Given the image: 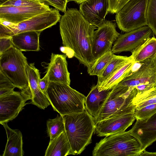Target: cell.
Returning a JSON list of instances; mask_svg holds the SVG:
<instances>
[{
	"label": "cell",
	"mask_w": 156,
	"mask_h": 156,
	"mask_svg": "<svg viewBox=\"0 0 156 156\" xmlns=\"http://www.w3.org/2000/svg\"><path fill=\"white\" fill-rule=\"evenodd\" d=\"M59 22L63 46L72 52L73 56L80 63L89 67L94 62L93 45L96 27L87 21L76 8L68 9Z\"/></svg>",
	"instance_id": "6da1fadb"
},
{
	"label": "cell",
	"mask_w": 156,
	"mask_h": 156,
	"mask_svg": "<svg viewBox=\"0 0 156 156\" xmlns=\"http://www.w3.org/2000/svg\"><path fill=\"white\" fill-rule=\"evenodd\" d=\"M73 155L80 154L91 142L95 125L94 118L85 109L83 112L63 116Z\"/></svg>",
	"instance_id": "7a4b0ae2"
},
{
	"label": "cell",
	"mask_w": 156,
	"mask_h": 156,
	"mask_svg": "<svg viewBox=\"0 0 156 156\" xmlns=\"http://www.w3.org/2000/svg\"><path fill=\"white\" fill-rule=\"evenodd\" d=\"M47 98L53 110L62 116L83 112L86 97L70 85L50 82Z\"/></svg>",
	"instance_id": "3957f363"
},
{
	"label": "cell",
	"mask_w": 156,
	"mask_h": 156,
	"mask_svg": "<svg viewBox=\"0 0 156 156\" xmlns=\"http://www.w3.org/2000/svg\"><path fill=\"white\" fill-rule=\"evenodd\" d=\"M140 143L128 131L105 136L96 144L93 156H140Z\"/></svg>",
	"instance_id": "277c9868"
},
{
	"label": "cell",
	"mask_w": 156,
	"mask_h": 156,
	"mask_svg": "<svg viewBox=\"0 0 156 156\" xmlns=\"http://www.w3.org/2000/svg\"><path fill=\"white\" fill-rule=\"evenodd\" d=\"M22 51L13 46L0 55V70L16 87L23 91L29 87L27 71L28 64Z\"/></svg>",
	"instance_id": "5b68a950"
},
{
	"label": "cell",
	"mask_w": 156,
	"mask_h": 156,
	"mask_svg": "<svg viewBox=\"0 0 156 156\" xmlns=\"http://www.w3.org/2000/svg\"><path fill=\"white\" fill-rule=\"evenodd\" d=\"M136 70L129 73L117 85L116 87L126 91L136 89V96L141 94L156 86V56L140 62Z\"/></svg>",
	"instance_id": "8992f818"
},
{
	"label": "cell",
	"mask_w": 156,
	"mask_h": 156,
	"mask_svg": "<svg viewBox=\"0 0 156 156\" xmlns=\"http://www.w3.org/2000/svg\"><path fill=\"white\" fill-rule=\"evenodd\" d=\"M137 93L136 89L129 90L126 93L112 88L103 104L95 123L113 117L129 114H134L135 106L133 101Z\"/></svg>",
	"instance_id": "52a82bcc"
},
{
	"label": "cell",
	"mask_w": 156,
	"mask_h": 156,
	"mask_svg": "<svg viewBox=\"0 0 156 156\" xmlns=\"http://www.w3.org/2000/svg\"><path fill=\"white\" fill-rule=\"evenodd\" d=\"M61 16L58 10L51 8L48 11L18 23H10L7 25L0 24V38L11 37L27 31L42 32L56 24L59 21Z\"/></svg>",
	"instance_id": "ba28073f"
},
{
	"label": "cell",
	"mask_w": 156,
	"mask_h": 156,
	"mask_svg": "<svg viewBox=\"0 0 156 156\" xmlns=\"http://www.w3.org/2000/svg\"><path fill=\"white\" fill-rule=\"evenodd\" d=\"M148 0H130L116 13L119 28L129 32L147 25V10Z\"/></svg>",
	"instance_id": "9c48e42d"
},
{
	"label": "cell",
	"mask_w": 156,
	"mask_h": 156,
	"mask_svg": "<svg viewBox=\"0 0 156 156\" xmlns=\"http://www.w3.org/2000/svg\"><path fill=\"white\" fill-rule=\"evenodd\" d=\"M116 27L115 23L105 20L94 31L92 50L94 61L111 51L112 44L120 35Z\"/></svg>",
	"instance_id": "30bf717a"
},
{
	"label": "cell",
	"mask_w": 156,
	"mask_h": 156,
	"mask_svg": "<svg viewBox=\"0 0 156 156\" xmlns=\"http://www.w3.org/2000/svg\"><path fill=\"white\" fill-rule=\"evenodd\" d=\"M44 2L26 6H0V21L17 24L51 9Z\"/></svg>",
	"instance_id": "8fae6325"
},
{
	"label": "cell",
	"mask_w": 156,
	"mask_h": 156,
	"mask_svg": "<svg viewBox=\"0 0 156 156\" xmlns=\"http://www.w3.org/2000/svg\"><path fill=\"white\" fill-rule=\"evenodd\" d=\"M153 33L146 25L135 30L120 35L114 42L111 51L114 54L123 51L132 52L151 37Z\"/></svg>",
	"instance_id": "7c38bea8"
},
{
	"label": "cell",
	"mask_w": 156,
	"mask_h": 156,
	"mask_svg": "<svg viewBox=\"0 0 156 156\" xmlns=\"http://www.w3.org/2000/svg\"><path fill=\"white\" fill-rule=\"evenodd\" d=\"M21 92L14 91L0 96V123H8L15 119L27 103Z\"/></svg>",
	"instance_id": "4fadbf2b"
},
{
	"label": "cell",
	"mask_w": 156,
	"mask_h": 156,
	"mask_svg": "<svg viewBox=\"0 0 156 156\" xmlns=\"http://www.w3.org/2000/svg\"><path fill=\"white\" fill-rule=\"evenodd\" d=\"M128 131L139 142L142 152L156 141V113L147 119L136 120Z\"/></svg>",
	"instance_id": "5bb4252c"
},
{
	"label": "cell",
	"mask_w": 156,
	"mask_h": 156,
	"mask_svg": "<svg viewBox=\"0 0 156 156\" xmlns=\"http://www.w3.org/2000/svg\"><path fill=\"white\" fill-rule=\"evenodd\" d=\"M136 118L129 114L109 118L95 122V132L99 136H107L125 131Z\"/></svg>",
	"instance_id": "9a60e30c"
},
{
	"label": "cell",
	"mask_w": 156,
	"mask_h": 156,
	"mask_svg": "<svg viewBox=\"0 0 156 156\" xmlns=\"http://www.w3.org/2000/svg\"><path fill=\"white\" fill-rule=\"evenodd\" d=\"M109 7L108 0H86L80 4L79 11L90 23L98 27L105 20Z\"/></svg>",
	"instance_id": "2e32d148"
},
{
	"label": "cell",
	"mask_w": 156,
	"mask_h": 156,
	"mask_svg": "<svg viewBox=\"0 0 156 156\" xmlns=\"http://www.w3.org/2000/svg\"><path fill=\"white\" fill-rule=\"evenodd\" d=\"M66 57L63 55L51 53L45 74L50 82L70 85V73L68 69Z\"/></svg>",
	"instance_id": "e0dca14e"
},
{
	"label": "cell",
	"mask_w": 156,
	"mask_h": 156,
	"mask_svg": "<svg viewBox=\"0 0 156 156\" xmlns=\"http://www.w3.org/2000/svg\"><path fill=\"white\" fill-rule=\"evenodd\" d=\"M27 71L29 89L31 97L30 103L41 109H44L50 105V103L47 96L40 89L38 83L40 78L39 71L35 67L34 63L28 64Z\"/></svg>",
	"instance_id": "ac0fdd59"
},
{
	"label": "cell",
	"mask_w": 156,
	"mask_h": 156,
	"mask_svg": "<svg viewBox=\"0 0 156 156\" xmlns=\"http://www.w3.org/2000/svg\"><path fill=\"white\" fill-rule=\"evenodd\" d=\"M41 31H29L11 37L13 46L22 51L40 50L39 36Z\"/></svg>",
	"instance_id": "d6986e66"
},
{
	"label": "cell",
	"mask_w": 156,
	"mask_h": 156,
	"mask_svg": "<svg viewBox=\"0 0 156 156\" xmlns=\"http://www.w3.org/2000/svg\"><path fill=\"white\" fill-rule=\"evenodd\" d=\"M7 136V142L3 156H23V136L21 132L18 129H12L7 123L2 124Z\"/></svg>",
	"instance_id": "ffe728a7"
},
{
	"label": "cell",
	"mask_w": 156,
	"mask_h": 156,
	"mask_svg": "<svg viewBox=\"0 0 156 156\" xmlns=\"http://www.w3.org/2000/svg\"><path fill=\"white\" fill-rule=\"evenodd\" d=\"M112 89L99 91L98 86H93L85 101V108L89 114L95 118L100 108Z\"/></svg>",
	"instance_id": "44dd1931"
},
{
	"label": "cell",
	"mask_w": 156,
	"mask_h": 156,
	"mask_svg": "<svg viewBox=\"0 0 156 156\" xmlns=\"http://www.w3.org/2000/svg\"><path fill=\"white\" fill-rule=\"evenodd\" d=\"M73 155L65 131L50 141L45 156H66Z\"/></svg>",
	"instance_id": "7402d4cb"
},
{
	"label": "cell",
	"mask_w": 156,
	"mask_h": 156,
	"mask_svg": "<svg viewBox=\"0 0 156 156\" xmlns=\"http://www.w3.org/2000/svg\"><path fill=\"white\" fill-rule=\"evenodd\" d=\"M131 52L130 56L132 60L136 63L156 56V38L149 37Z\"/></svg>",
	"instance_id": "603a6c76"
},
{
	"label": "cell",
	"mask_w": 156,
	"mask_h": 156,
	"mask_svg": "<svg viewBox=\"0 0 156 156\" xmlns=\"http://www.w3.org/2000/svg\"><path fill=\"white\" fill-rule=\"evenodd\" d=\"M131 60L130 56L117 55L114 54L111 61L102 73L98 76L97 85L98 87L117 70Z\"/></svg>",
	"instance_id": "cb8c5ba5"
},
{
	"label": "cell",
	"mask_w": 156,
	"mask_h": 156,
	"mask_svg": "<svg viewBox=\"0 0 156 156\" xmlns=\"http://www.w3.org/2000/svg\"><path fill=\"white\" fill-rule=\"evenodd\" d=\"M135 63L132 60L128 62L98 87L99 90L112 89L129 73Z\"/></svg>",
	"instance_id": "d4e9b609"
},
{
	"label": "cell",
	"mask_w": 156,
	"mask_h": 156,
	"mask_svg": "<svg viewBox=\"0 0 156 156\" xmlns=\"http://www.w3.org/2000/svg\"><path fill=\"white\" fill-rule=\"evenodd\" d=\"M114 54L112 51H109L96 59L87 68L88 74L90 76H100L111 61Z\"/></svg>",
	"instance_id": "484cf974"
},
{
	"label": "cell",
	"mask_w": 156,
	"mask_h": 156,
	"mask_svg": "<svg viewBox=\"0 0 156 156\" xmlns=\"http://www.w3.org/2000/svg\"><path fill=\"white\" fill-rule=\"evenodd\" d=\"M46 126L47 132L50 141L65 131L63 116L60 115H58L54 119H48L47 121Z\"/></svg>",
	"instance_id": "4316f807"
},
{
	"label": "cell",
	"mask_w": 156,
	"mask_h": 156,
	"mask_svg": "<svg viewBox=\"0 0 156 156\" xmlns=\"http://www.w3.org/2000/svg\"><path fill=\"white\" fill-rule=\"evenodd\" d=\"M146 15L147 25L156 36V0H148Z\"/></svg>",
	"instance_id": "83f0119b"
},
{
	"label": "cell",
	"mask_w": 156,
	"mask_h": 156,
	"mask_svg": "<svg viewBox=\"0 0 156 156\" xmlns=\"http://www.w3.org/2000/svg\"><path fill=\"white\" fill-rule=\"evenodd\" d=\"M156 113V103H155L135 109L133 114L136 120H144Z\"/></svg>",
	"instance_id": "f1b7e54d"
},
{
	"label": "cell",
	"mask_w": 156,
	"mask_h": 156,
	"mask_svg": "<svg viewBox=\"0 0 156 156\" xmlns=\"http://www.w3.org/2000/svg\"><path fill=\"white\" fill-rule=\"evenodd\" d=\"M15 87L13 83L0 70V96L14 91Z\"/></svg>",
	"instance_id": "f546056e"
},
{
	"label": "cell",
	"mask_w": 156,
	"mask_h": 156,
	"mask_svg": "<svg viewBox=\"0 0 156 156\" xmlns=\"http://www.w3.org/2000/svg\"><path fill=\"white\" fill-rule=\"evenodd\" d=\"M41 2H42L36 0H5L0 3V6H26L37 4Z\"/></svg>",
	"instance_id": "4dcf8cb0"
},
{
	"label": "cell",
	"mask_w": 156,
	"mask_h": 156,
	"mask_svg": "<svg viewBox=\"0 0 156 156\" xmlns=\"http://www.w3.org/2000/svg\"><path fill=\"white\" fill-rule=\"evenodd\" d=\"M155 96H156V86L140 95L136 96L133 100V104L135 106L139 102L148 99Z\"/></svg>",
	"instance_id": "1f68e13d"
},
{
	"label": "cell",
	"mask_w": 156,
	"mask_h": 156,
	"mask_svg": "<svg viewBox=\"0 0 156 156\" xmlns=\"http://www.w3.org/2000/svg\"><path fill=\"white\" fill-rule=\"evenodd\" d=\"M109 7L108 13H116L130 0H108Z\"/></svg>",
	"instance_id": "d6a6232c"
},
{
	"label": "cell",
	"mask_w": 156,
	"mask_h": 156,
	"mask_svg": "<svg viewBox=\"0 0 156 156\" xmlns=\"http://www.w3.org/2000/svg\"><path fill=\"white\" fill-rule=\"evenodd\" d=\"M47 3L58 11L65 12L68 0H46Z\"/></svg>",
	"instance_id": "836d02e7"
},
{
	"label": "cell",
	"mask_w": 156,
	"mask_h": 156,
	"mask_svg": "<svg viewBox=\"0 0 156 156\" xmlns=\"http://www.w3.org/2000/svg\"><path fill=\"white\" fill-rule=\"evenodd\" d=\"M13 46L11 37L0 38V55Z\"/></svg>",
	"instance_id": "e575fe53"
},
{
	"label": "cell",
	"mask_w": 156,
	"mask_h": 156,
	"mask_svg": "<svg viewBox=\"0 0 156 156\" xmlns=\"http://www.w3.org/2000/svg\"><path fill=\"white\" fill-rule=\"evenodd\" d=\"M49 80L48 76L46 75L42 79L39 80V86L41 91L44 94L47 95V90L49 84Z\"/></svg>",
	"instance_id": "d590c367"
},
{
	"label": "cell",
	"mask_w": 156,
	"mask_h": 156,
	"mask_svg": "<svg viewBox=\"0 0 156 156\" xmlns=\"http://www.w3.org/2000/svg\"><path fill=\"white\" fill-rule=\"evenodd\" d=\"M155 103H156V96L138 103L135 105V109H138L147 105Z\"/></svg>",
	"instance_id": "8d00e7d4"
},
{
	"label": "cell",
	"mask_w": 156,
	"mask_h": 156,
	"mask_svg": "<svg viewBox=\"0 0 156 156\" xmlns=\"http://www.w3.org/2000/svg\"><path fill=\"white\" fill-rule=\"evenodd\" d=\"M156 156V152H149L144 150L141 153L140 156Z\"/></svg>",
	"instance_id": "74e56055"
},
{
	"label": "cell",
	"mask_w": 156,
	"mask_h": 156,
	"mask_svg": "<svg viewBox=\"0 0 156 156\" xmlns=\"http://www.w3.org/2000/svg\"><path fill=\"white\" fill-rule=\"evenodd\" d=\"M86 0H68V2L70 1H74L78 4H81Z\"/></svg>",
	"instance_id": "f35d334b"
},
{
	"label": "cell",
	"mask_w": 156,
	"mask_h": 156,
	"mask_svg": "<svg viewBox=\"0 0 156 156\" xmlns=\"http://www.w3.org/2000/svg\"><path fill=\"white\" fill-rule=\"evenodd\" d=\"M37 1L40 2H46V0H36Z\"/></svg>",
	"instance_id": "ab89813d"
}]
</instances>
